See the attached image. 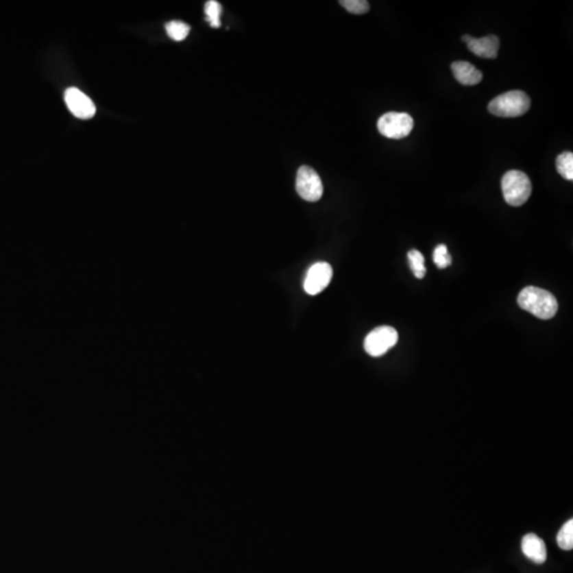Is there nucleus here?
I'll return each mask as SVG.
<instances>
[{"label":"nucleus","mask_w":573,"mask_h":573,"mask_svg":"<svg viewBox=\"0 0 573 573\" xmlns=\"http://www.w3.org/2000/svg\"><path fill=\"white\" fill-rule=\"evenodd\" d=\"M518 305L538 319H550L557 315L559 304L553 294L537 286H526L518 295Z\"/></svg>","instance_id":"f257e3e1"},{"label":"nucleus","mask_w":573,"mask_h":573,"mask_svg":"<svg viewBox=\"0 0 573 573\" xmlns=\"http://www.w3.org/2000/svg\"><path fill=\"white\" fill-rule=\"evenodd\" d=\"M559 548L563 550H572L573 548V520H570L559 530L557 537Z\"/></svg>","instance_id":"dca6fc26"},{"label":"nucleus","mask_w":573,"mask_h":573,"mask_svg":"<svg viewBox=\"0 0 573 573\" xmlns=\"http://www.w3.org/2000/svg\"><path fill=\"white\" fill-rule=\"evenodd\" d=\"M398 342V332L391 326L374 329L365 340V350L371 357H380Z\"/></svg>","instance_id":"423d86ee"},{"label":"nucleus","mask_w":573,"mask_h":573,"mask_svg":"<svg viewBox=\"0 0 573 573\" xmlns=\"http://www.w3.org/2000/svg\"><path fill=\"white\" fill-rule=\"evenodd\" d=\"M557 172L561 174L565 180L572 181L573 180V153L564 152L559 154L557 158Z\"/></svg>","instance_id":"ddd939ff"},{"label":"nucleus","mask_w":573,"mask_h":573,"mask_svg":"<svg viewBox=\"0 0 573 573\" xmlns=\"http://www.w3.org/2000/svg\"><path fill=\"white\" fill-rule=\"evenodd\" d=\"M467 47L472 53L484 59H496L498 56L500 42L498 36H489L481 38H472L467 42Z\"/></svg>","instance_id":"1a4fd4ad"},{"label":"nucleus","mask_w":573,"mask_h":573,"mask_svg":"<svg viewBox=\"0 0 573 573\" xmlns=\"http://www.w3.org/2000/svg\"><path fill=\"white\" fill-rule=\"evenodd\" d=\"M505 202L511 206H522L532 193V183L524 172L511 170L503 175L501 181Z\"/></svg>","instance_id":"7ed1b4c3"},{"label":"nucleus","mask_w":573,"mask_h":573,"mask_svg":"<svg viewBox=\"0 0 573 573\" xmlns=\"http://www.w3.org/2000/svg\"><path fill=\"white\" fill-rule=\"evenodd\" d=\"M433 261L439 269H445L450 266L452 258L448 253L446 245H439L435 247V252H433Z\"/></svg>","instance_id":"a211bd4d"},{"label":"nucleus","mask_w":573,"mask_h":573,"mask_svg":"<svg viewBox=\"0 0 573 573\" xmlns=\"http://www.w3.org/2000/svg\"><path fill=\"white\" fill-rule=\"evenodd\" d=\"M204 10L206 21H208L209 25L212 28H220L221 27V21H220L222 13L221 3L216 0H209L205 3Z\"/></svg>","instance_id":"2eb2a0df"},{"label":"nucleus","mask_w":573,"mask_h":573,"mask_svg":"<svg viewBox=\"0 0 573 573\" xmlns=\"http://www.w3.org/2000/svg\"><path fill=\"white\" fill-rule=\"evenodd\" d=\"M339 3L352 14H365L369 10V3L367 0H341Z\"/></svg>","instance_id":"f3484780"},{"label":"nucleus","mask_w":573,"mask_h":573,"mask_svg":"<svg viewBox=\"0 0 573 573\" xmlns=\"http://www.w3.org/2000/svg\"><path fill=\"white\" fill-rule=\"evenodd\" d=\"M166 31L168 36L176 42H181L188 36L191 32V26L184 21H172L166 24Z\"/></svg>","instance_id":"4468645a"},{"label":"nucleus","mask_w":573,"mask_h":573,"mask_svg":"<svg viewBox=\"0 0 573 573\" xmlns=\"http://www.w3.org/2000/svg\"><path fill=\"white\" fill-rule=\"evenodd\" d=\"M531 106V100L522 90H511L496 97L489 102V111L497 117L512 118L524 115Z\"/></svg>","instance_id":"f03ea898"},{"label":"nucleus","mask_w":573,"mask_h":573,"mask_svg":"<svg viewBox=\"0 0 573 573\" xmlns=\"http://www.w3.org/2000/svg\"><path fill=\"white\" fill-rule=\"evenodd\" d=\"M522 549L526 557L535 561L536 564H543L547 559V550L541 538L535 534H526L522 541Z\"/></svg>","instance_id":"9b49d317"},{"label":"nucleus","mask_w":573,"mask_h":573,"mask_svg":"<svg viewBox=\"0 0 573 573\" xmlns=\"http://www.w3.org/2000/svg\"><path fill=\"white\" fill-rule=\"evenodd\" d=\"M451 71L454 73L456 81L463 85H468V86L477 85L483 79L481 71L468 62H454L451 64Z\"/></svg>","instance_id":"9d476101"},{"label":"nucleus","mask_w":573,"mask_h":573,"mask_svg":"<svg viewBox=\"0 0 573 573\" xmlns=\"http://www.w3.org/2000/svg\"><path fill=\"white\" fill-rule=\"evenodd\" d=\"M414 127V120L409 114L390 112L379 118V133L387 138L402 139L409 136Z\"/></svg>","instance_id":"20e7f679"},{"label":"nucleus","mask_w":573,"mask_h":573,"mask_svg":"<svg viewBox=\"0 0 573 573\" xmlns=\"http://www.w3.org/2000/svg\"><path fill=\"white\" fill-rule=\"evenodd\" d=\"M64 99L69 111L77 118L90 119L96 114V106L92 99L75 87L67 88Z\"/></svg>","instance_id":"6e6552de"},{"label":"nucleus","mask_w":573,"mask_h":573,"mask_svg":"<svg viewBox=\"0 0 573 573\" xmlns=\"http://www.w3.org/2000/svg\"><path fill=\"white\" fill-rule=\"evenodd\" d=\"M332 266L327 263H317L308 270L304 282V289L309 295H317L326 289L332 280Z\"/></svg>","instance_id":"0eeeda50"},{"label":"nucleus","mask_w":573,"mask_h":573,"mask_svg":"<svg viewBox=\"0 0 573 573\" xmlns=\"http://www.w3.org/2000/svg\"><path fill=\"white\" fill-rule=\"evenodd\" d=\"M408 260H409L410 268L413 272L414 276L416 278H425L427 269L425 266V257L422 254L421 252L417 249H412L408 253Z\"/></svg>","instance_id":"f8f14e48"},{"label":"nucleus","mask_w":573,"mask_h":573,"mask_svg":"<svg viewBox=\"0 0 573 573\" xmlns=\"http://www.w3.org/2000/svg\"><path fill=\"white\" fill-rule=\"evenodd\" d=\"M296 191L307 202H317L323 195L324 187L317 172L309 166H302L296 175Z\"/></svg>","instance_id":"39448f33"}]
</instances>
